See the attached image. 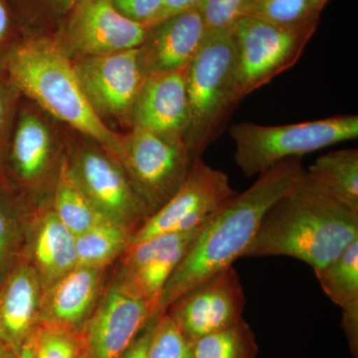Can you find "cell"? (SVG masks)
<instances>
[{"label":"cell","instance_id":"cell-1","mask_svg":"<svg viewBox=\"0 0 358 358\" xmlns=\"http://www.w3.org/2000/svg\"><path fill=\"white\" fill-rule=\"evenodd\" d=\"M305 169L300 157L278 162L259 174L248 189L216 212L174 268L162 289L157 315L197 285L244 257L268 209L298 185Z\"/></svg>","mask_w":358,"mask_h":358},{"label":"cell","instance_id":"cell-2","mask_svg":"<svg viewBox=\"0 0 358 358\" xmlns=\"http://www.w3.org/2000/svg\"><path fill=\"white\" fill-rule=\"evenodd\" d=\"M358 240V212L341 204L303 173L267 211L244 257L288 256L313 271Z\"/></svg>","mask_w":358,"mask_h":358},{"label":"cell","instance_id":"cell-3","mask_svg":"<svg viewBox=\"0 0 358 358\" xmlns=\"http://www.w3.org/2000/svg\"><path fill=\"white\" fill-rule=\"evenodd\" d=\"M2 66L20 95L31 99L52 117L117 155L122 136L108 128L90 105L74 63L57 40L18 41L7 53Z\"/></svg>","mask_w":358,"mask_h":358},{"label":"cell","instance_id":"cell-4","mask_svg":"<svg viewBox=\"0 0 358 358\" xmlns=\"http://www.w3.org/2000/svg\"><path fill=\"white\" fill-rule=\"evenodd\" d=\"M236 68L232 28L207 31L187 68L189 122L183 141L192 162L202 159L238 105Z\"/></svg>","mask_w":358,"mask_h":358},{"label":"cell","instance_id":"cell-5","mask_svg":"<svg viewBox=\"0 0 358 358\" xmlns=\"http://www.w3.org/2000/svg\"><path fill=\"white\" fill-rule=\"evenodd\" d=\"M229 134L240 171L245 176H259L282 160L357 138L358 117L341 115L282 126L244 122L233 124Z\"/></svg>","mask_w":358,"mask_h":358},{"label":"cell","instance_id":"cell-6","mask_svg":"<svg viewBox=\"0 0 358 358\" xmlns=\"http://www.w3.org/2000/svg\"><path fill=\"white\" fill-rule=\"evenodd\" d=\"M120 162L148 216L159 210L183 185L192 162L185 141L131 127L122 136Z\"/></svg>","mask_w":358,"mask_h":358},{"label":"cell","instance_id":"cell-7","mask_svg":"<svg viewBox=\"0 0 358 358\" xmlns=\"http://www.w3.org/2000/svg\"><path fill=\"white\" fill-rule=\"evenodd\" d=\"M315 27L287 28L248 16L239 18L232 27L237 52V103L293 67Z\"/></svg>","mask_w":358,"mask_h":358},{"label":"cell","instance_id":"cell-8","mask_svg":"<svg viewBox=\"0 0 358 358\" xmlns=\"http://www.w3.org/2000/svg\"><path fill=\"white\" fill-rule=\"evenodd\" d=\"M237 194L227 174L205 164L203 159L195 160L183 185L134 231L129 247L157 235L202 227Z\"/></svg>","mask_w":358,"mask_h":358},{"label":"cell","instance_id":"cell-9","mask_svg":"<svg viewBox=\"0 0 358 358\" xmlns=\"http://www.w3.org/2000/svg\"><path fill=\"white\" fill-rule=\"evenodd\" d=\"M85 95L96 114L115 117L131 126V112L147 73L140 49L73 60Z\"/></svg>","mask_w":358,"mask_h":358},{"label":"cell","instance_id":"cell-10","mask_svg":"<svg viewBox=\"0 0 358 358\" xmlns=\"http://www.w3.org/2000/svg\"><path fill=\"white\" fill-rule=\"evenodd\" d=\"M246 296L236 268H224L200 282L166 310L192 343L244 320Z\"/></svg>","mask_w":358,"mask_h":358},{"label":"cell","instance_id":"cell-11","mask_svg":"<svg viewBox=\"0 0 358 358\" xmlns=\"http://www.w3.org/2000/svg\"><path fill=\"white\" fill-rule=\"evenodd\" d=\"M150 28L122 16L110 0H82L68 15L62 38L57 41L77 60L138 48Z\"/></svg>","mask_w":358,"mask_h":358},{"label":"cell","instance_id":"cell-12","mask_svg":"<svg viewBox=\"0 0 358 358\" xmlns=\"http://www.w3.org/2000/svg\"><path fill=\"white\" fill-rule=\"evenodd\" d=\"M71 173L103 217L134 232L148 217L117 159L94 148H84L67 160Z\"/></svg>","mask_w":358,"mask_h":358},{"label":"cell","instance_id":"cell-13","mask_svg":"<svg viewBox=\"0 0 358 358\" xmlns=\"http://www.w3.org/2000/svg\"><path fill=\"white\" fill-rule=\"evenodd\" d=\"M202 228L157 235L129 246L122 254L124 267L119 284L159 315L162 289Z\"/></svg>","mask_w":358,"mask_h":358},{"label":"cell","instance_id":"cell-14","mask_svg":"<svg viewBox=\"0 0 358 358\" xmlns=\"http://www.w3.org/2000/svg\"><path fill=\"white\" fill-rule=\"evenodd\" d=\"M154 317L148 303L117 282L91 313L82 331L87 357H121Z\"/></svg>","mask_w":358,"mask_h":358},{"label":"cell","instance_id":"cell-15","mask_svg":"<svg viewBox=\"0 0 358 358\" xmlns=\"http://www.w3.org/2000/svg\"><path fill=\"white\" fill-rule=\"evenodd\" d=\"M187 68L148 74L131 112V127L185 138L188 122Z\"/></svg>","mask_w":358,"mask_h":358},{"label":"cell","instance_id":"cell-16","mask_svg":"<svg viewBox=\"0 0 358 358\" xmlns=\"http://www.w3.org/2000/svg\"><path fill=\"white\" fill-rule=\"evenodd\" d=\"M206 32L199 8L176 14L152 25L147 39L138 47L147 75L188 67Z\"/></svg>","mask_w":358,"mask_h":358},{"label":"cell","instance_id":"cell-17","mask_svg":"<svg viewBox=\"0 0 358 358\" xmlns=\"http://www.w3.org/2000/svg\"><path fill=\"white\" fill-rule=\"evenodd\" d=\"M103 268L77 266L47 287L42 296L39 324L82 333L93 313Z\"/></svg>","mask_w":358,"mask_h":358},{"label":"cell","instance_id":"cell-18","mask_svg":"<svg viewBox=\"0 0 358 358\" xmlns=\"http://www.w3.org/2000/svg\"><path fill=\"white\" fill-rule=\"evenodd\" d=\"M41 285L36 271L21 266L0 294V339L16 352L39 326Z\"/></svg>","mask_w":358,"mask_h":358},{"label":"cell","instance_id":"cell-19","mask_svg":"<svg viewBox=\"0 0 358 358\" xmlns=\"http://www.w3.org/2000/svg\"><path fill=\"white\" fill-rule=\"evenodd\" d=\"M53 150L54 136L47 122L32 110H17L6 148L16 176L24 182L38 180L48 169Z\"/></svg>","mask_w":358,"mask_h":358},{"label":"cell","instance_id":"cell-20","mask_svg":"<svg viewBox=\"0 0 358 358\" xmlns=\"http://www.w3.org/2000/svg\"><path fill=\"white\" fill-rule=\"evenodd\" d=\"M33 253L38 268L37 274L46 287L77 267L76 237L55 212H48L40 221Z\"/></svg>","mask_w":358,"mask_h":358},{"label":"cell","instance_id":"cell-21","mask_svg":"<svg viewBox=\"0 0 358 358\" xmlns=\"http://www.w3.org/2000/svg\"><path fill=\"white\" fill-rule=\"evenodd\" d=\"M324 192L358 212V150L345 148L322 155L306 169Z\"/></svg>","mask_w":358,"mask_h":358},{"label":"cell","instance_id":"cell-22","mask_svg":"<svg viewBox=\"0 0 358 358\" xmlns=\"http://www.w3.org/2000/svg\"><path fill=\"white\" fill-rule=\"evenodd\" d=\"M53 211L75 237L107 219L96 210L78 185L67 160L63 162L59 171Z\"/></svg>","mask_w":358,"mask_h":358},{"label":"cell","instance_id":"cell-23","mask_svg":"<svg viewBox=\"0 0 358 358\" xmlns=\"http://www.w3.org/2000/svg\"><path fill=\"white\" fill-rule=\"evenodd\" d=\"M133 232L113 221H101L76 236L77 266L103 268L128 249Z\"/></svg>","mask_w":358,"mask_h":358},{"label":"cell","instance_id":"cell-24","mask_svg":"<svg viewBox=\"0 0 358 358\" xmlns=\"http://www.w3.org/2000/svg\"><path fill=\"white\" fill-rule=\"evenodd\" d=\"M322 291L341 308L358 303V240L333 262L315 270Z\"/></svg>","mask_w":358,"mask_h":358},{"label":"cell","instance_id":"cell-25","mask_svg":"<svg viewBox=\"0 0 358 358\" xmlns=\"http://www.w3.org/2000/svg\"><path fill=\"white\" fill-rule=\"evenodd\" d=\"M193 345L194 358H257L259 345L248 322L202 336Z\"/></svg>","mask_w":358,"mask_h":358},{"label":"cell","instance_id":"cell-26","mask_svg":"<svg viewBox=\"0 0 358 358\" xmlns=\"http://www.w3.org/2000/svg\"><path fill=\"white\" fill-rule=\"evenodd\" d=\"M320 11L313 0H250L244 16L281 27L317 25Z\"/></svg>","mask_w":358,"mask_h":358},{"label":"cell","instance_id":"cell-27","mask_svg":"<svg viewBox=\"0 0 358 358\" xmlns=\"http://www.w3.org/2000/svg\"><path fill=\"white\" fill-rule=\"evenodd\" d=\"M30 341L32 358H81L85 353L82 333L64 327L39 324Z\"/></svg>","mask_w":358,"mask_h":358},{"label":"cell","instance_id":"cell-28","mask_svg":"<svg viewBox=\"0 0 358 358\" xmlns=\"http://www.w3.org/2000/svg\"><path fill=\"white\" fill-rule=\"evenodd\" d=\"M148 358H194L193 345L167 313L157 317Z\"/></svg>","mask_w":358,"mask_h":358},{"label":"cell","instance_id":"cell-29","mask_svg":"<svg viewBox=\"0 0 358 358\" xmlns=\"http://www.w3.org/2000/svg\"><path fill=\"white\" fill-rule=\"evenodd\" d=\"M250 0H202L197 8L201 13L207 31L232 28L243 17Z\"/></svg>","mask_w":358,"mask_h":358},{"label":"cell","instance_id":"cell-30","mask_svg":"<svg viewBox=\"0 0 358 358\" xmlns=\"http://www.w3.org/2000/svg\"><path fill=\"white\" fill-rule=\"evenodd\" d=\"M20 96V92L7 77L3 66L0 65V157L6 152Z\"/></svg>","mask_w":358,"mask_h":358},{"label":"cell","instance_id":"cell-31","mask_svg":"<svg viewBox=\"0 0 358 358\" xmlns=\"http://www.w3.org/2000/svg\"><path fill=\"white\" fill-rule=\"evenodd\" d=\"M115 8L124 17L152 26L164 0H110Z\"/></svg>","mask_w":358,"mask_h":358},{"label":"cell","instance_id":"cell-32","mask_svg":"<svg viewBox=\"0 0 358 358\" xmlns=\"http://www.w3.org/2000/svg\"><path fill=\"white\" fill-rule=\"evenodd\" d=\"M15 21L9 0H0V65L14 44L15 39Z\"/></svg>","mask_w":358,"mask_h":358},{"label":"cell","instance_id":"cell-33","mask_svg":"<svg viewBox=\"0 0 358 358\" xmlns=\"http://www.w3.org/2000/svg\"><path fill=\"white\" fill-rule=\"evenodd\" d=\"M159 317V315H155L148 320L147 324L141 329L133 343L129 345L126 352L122 353L120 358H148V346H150L155 322Z\"/></svg>","mask_w":358,"mask_h":358},{"label":"cell","instance_id":"cell-34","mask_svg":"<svg viewBox=\"0 0 358 358\" xmlns=\"http://www.w3.org/2000/svg\"><path fill=\"white\" fill-rule=\"evenodd\" d=\"M341 327L348 339V348L355 358L358 357V303L341 308Z\"/></svg>","mask_w":358,"mask_h":358},{"label":"cell","instance_id":"cell-35","mask_svg":"<svg viewBox=\"0 0 358 358\" xmlns=\"http://www.w3.org/2000/svg\"><path fill=\"white\" fill-rule=\"evenodd\" d=\"M201 1L202 0H164L162 9L157 14L152 25L157 24L176 14L189 10V9L197 8Z\"/></svg>","mask_w":358,"mask_h":358},{"label":"cell","instance_id":"cell-36","mask_svg":"<svg viewBox=\"0 0 358 358\" xmlns=\"http://www.w3.org/2000/svg\"><path fill=\"white\" fill-rule=\"evenodd\" d=\"M50 13L55 15H69L71 11L82 0H41Z\"/></svg>","mask_w":358,"mask_h":358},{"label":"cell","instance_id":"cell-37","mask_svg":"<svg viewBox=\"0 0 358 358\" xmlns=\"http://www.w3.org/2000/svg\"><path fill=\"white\" fill-rule=\"evenodd\" d=\"M8 225L4 204L0 199V264L6 258L7 250H8Z\"/></svg>","mask_w":358,"mask_h":358},{"label":"cell","instance_id":"cell-38","mask_svg":"<svg viewBox=\"0 0 358 358\" xmlns=\"http://www.w3.org/2000/svg\"><path fill=\"white\" fill-rule=\"evenodd\" d=\"M18 352H16L2 339H0V358H16Z\"/></svg>","mask_w":358,"mask_h":358},{"label":"cell","instance_id":"cell-39","mask_svg":"<svg viewBox=\"0 0 358 358\" xmlns=\"http://www.w3.org/2000/svg\"><path fill=\"white\" fill-rule=\"evenodd\" d=\"M16 358H32V343L30 338L28 339L27 343L21 348L20 352H18L17 357Z\"/></svg>","mask_w":358,"mask_h":358},{"label":"cell","instance_id":"cell-40","mask_svg":"<svg viewBox=\"0 0 358 358\" xmlns=\"http://www.w3.org/2000/svg\"><path fill=\"white\" fill-rule=\"evenodd\" d=\"M313 1L315 2V6L322 10V8H324L329 0H313Z\"/></svg>","mask_w":358,"mask_h":358},{"label":"cell","instance_id":"cell-41","mask_svg":"<svg viewBox=\"0 0 358 358\" xmlns=\"http://www.w3.org/2000/svg\"><path fill=\"white\" fill-rule=\"evenodd\" d=\"M81 358H88V357H87L86 353H84L83 357H82Z\"/></svg>","mask_w":358,"mask_h":358}]
</instances>
